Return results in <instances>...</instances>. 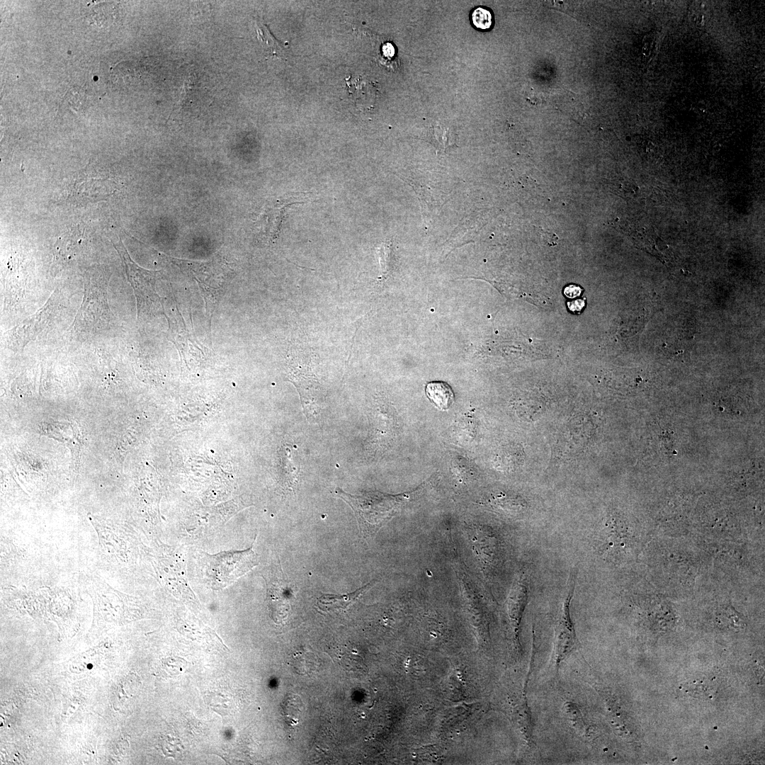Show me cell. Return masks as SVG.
<instances>
[{"label": "cell", "instance_id": "cell-8", "mask_svg": "<svg viewBox=\"0 0 765 765\" xmlns=\"http://www.w3.org/2000/svg\"><path fill=\"white\" fill-rule=\"evenodd\" d=\"M565 716L574 731L581 737L590 740L593 735V728L584 717L578 705L567 701L563 704Z\"/></svg>", "mask_w": 765, "mask_h": 765}, {"label": "cell", "instance_id": "cell-13", "mask_svg": "<svg viewBox=\"0 0 765 765\" xmlns=\"http://www.w3.org/2000/svg\"><path fill=\"white\" fill-rule=\"evenodd\" d=\"M378 255L380 266V276L386 278L393 268L392 242L388 241L383 242L378 249Z\"/></svg>", "mask_w": 765, "mask_h": 765}, {"label": "cell", "instance_id": "cell-11", "mask_svg": "<svg viewBox=\"0 0 765 765\" xmlns=\"http://www.w3.org/2000/svg\"><path fill=\"white\" fill-rule=\"evenodd\" d=\"M517 722L524 740L530 744L533 742V723L526 698H523L517 706Z\"/></svg>", "mask_w": 765, "mask_h": 765}, {"label": "cell", "instance_id": "cell-12", "mask_svg": "<svg viewBox=\"0 0 765 765\" xmlns=\"http://www.w3.org/2000/svg\"><path fill=\"white\" fill-rule=\"evenodd\" d=\"M256 30L258 38L267 45L269 55L281 59L285 58V52L284 48L282 47L281 43L271 34L266 25L256 21Z\"/></svg>", "mask_w": 765, "mask_h": 765}, {"label": "cell", "instance_id": "cell-6", "mask_svg": "<svg viewBox=\"0 0 765 765\" xmlns=\"http://www.w3.org/2000/svg\"><path fill=\"white\" fill-rule=\"evenodd\" d=\"M346 81L348 95L358 108L368 109L373 106L375 98L373 83L362 76H350Z\"/></svg>", "mask_w": 765, "mask_h": 765}, {"label": "cell", "instance_id": "cell-10", "mask_svg": "<svg viewBox=\"0 0 765 765\" xmlns=\"http://www.w3.org/2000/svg\"><path fill=\"white\" fill-rule=\"evenodd\" d=\"M98 538L99 546L106 557H118L120 550V538L110 527L92 521Z\"/></svg>", "mask_w": 765, "mask_h": 765}, {"label": "cell", "instance_id": "cell-1", "mask_svg": "<svg viewBox=\"0 0 765 765\" xmlns=\"http://www.w3.org/2000/svg\"><path fill=\"white\" fill-rule=\"evenodd\" d=\"M335 494L351 507L360 533L366 539L373 538L409 498V494L392 495L380 492L353 495L339 487L336 488Z\"/></svg>", "mask_w": 765, "mask_h": 765}, {"label": "cell", "instance_id": "cell-3", "mask_svg": "<svg viewBox=\"0 0 765 765\" xmlns=\"http://www.w3.org/2000/svg\"><path fill=\"white\" fill-rule=\"evenodd\" d=\"M577 568L573 567L567 579L565 597L555 633L554 657L556 670L578 647L576 630L571 617L570 607L576 587Z\"/></svg>", "mask_w": 765, "mask_h": 765}, {"label": "cell", "instance_id": "cell-16", "mask_svg": "<svg viewBox=\"0 0 765 765\" xmlns=\"http://www.w3.org/2000/svg\"><path fill=\"white\" fill-rule=\"evenodd\" d=\"M291 452L289 447H285V457L283 459V465L285 468V473L288 475L287 480L288 484L292 487H295L298 482V470L291 459Z\"/></svg>", "mask_w": 765, "mask_h": 765}, {"label": "cell", "instance_id": "cell-7", "mask_svg": "<svg viewBox=\"0 0 765 765\" xmlns=\"http://www.w3.org/2000/svg\"><path fill=\"white\" fill-rule=\"evenodd\" d=\"M374 584L370 582L353 592L344 595L322 594L317 599V604L322 611H329L335 609H346L355 602L361 595Z\"/></svg>", "mask_w": 765, "mask_h": 765}, {"label": "cell", "instance_id": "cell-14", "mask_svg": "<svg viewBox=\"0 0 765 765\" xmlns=\"http://www.w3.org/2000/svg\"><path fill=\"white\" fill-rule=\"evenodd\" d=\"M471 22L477 29L488 30L492 25V13L489 9L477 7L471 13Z\"/></svg>", "mask_w": 765, "mask_h": 765}, {"label": "cell", "instance_id": "cell-15", "mask_svg": "<svg viewBox=\"0 0 765 765\" xmlns=\"http://www.w3.org/2000/svg\"><path fill=\"white\" fill-rule=\"evenodd\" d=\"M686 691L693 697H707L714 692L715 687L708 681L698 680L685 686Z\"/></svg>", "mask_w": 765, "mask_h": 765}, {"label": "cell", "instance_id": "cell-2", "mask_svg": "<svg viewBox=\"0 0 765 765\" xmlns=\"http://www.w3.org/2000/svg\"><path fill=\"white\" fill-rule=\"evenodd\" d=\"M205 574L212 589H222L246 574L258 562L253 546L240 551L205 555Z\"/></svg>", "mask_w": 765, "mask_h": 765}, {"label": "cell", "instance_id": "cell-5", "mask_svg": "<svg viewBox=\"0 0 765 765\" xmlns=\"http://www.w3.org/2000/svg\"><path fill=\"white\" fill-rule=\"evenodd\" d=\"M528 583L525 574H521L515 580L508 600V611L512 626L514 629L516 638L518 639V633L521 620L528 603Z\"/></svg>", "mask_w": 765, "mask_h": 765}, {"label": "cell", "instance_id": "cell-4", "mask_svg": "<svg viewBox=\"0 0 765 765\" xmlns=\"http://www.w3.org/2000/svg\"><path fill=\"white\" fill-rule=\"evenodd\" d=\"M290 367L291 380L299 392L305 415L310 419L317 414L319 408V397H317L319 393V384L312 370L308 368L306 364L295 365L293 363Z\"/></svg>", "mask_w": 765, "mask_h": 765}, {"label": "cell", "instance_id": "cell-9", "mask_svg": "<svg viewBox=\"0 0 765 765\" xmlns=\"http://www.w3.org/2000/svg\"><path fill=\"white\" fill-rule=\"evenodd\" d=\"M425 391L429 399L440 409H448L454 401L450 386L443 381L429 382Z\"/></svg>", "mask_w": 765, "mask_h": 765}]
</instances>
